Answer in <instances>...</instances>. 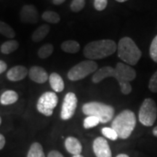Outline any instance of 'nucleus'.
Instances as JSON below:
<instances>
[{
    "instance_id": "nucleus-33",
    "label": "nucleus",
    "mask_w": 157,
    "mask_h": 157,
    "mask_svg": "<svg viewBox=\"0 0 157 157\" xmlns=\"http://www.w3.org/2000/svg\"><path fill=\"white\" fill-rule=\"evenodd\" d=\"M5 145V138L2 135L0 134V150L4 148Z\"/></svg>"
},
{
    "instance_id": "nucleus-32",
    "label": "nucleus",
    "mask_w": 157,
    "mask_h": 157,
    "mask_svg": "<svg viewBox=\"0 0 157 157\" xmlns=\"http://www.w3.org/2000/svg\"><path fill=\"white\" fill-rule=\"evenodd\" d=\"M48 157H64L60 152L57 151H52L49 153Z\"/></svg>"
},
{
    "instance_id": "nucleus-14",
    "label": "nucleus",
    "mask_w": 157,
    "mask_h": 157,
    "mask_svg": "<svg viewBox=\"0 0 157 157\" xmlns=\"http://www.w3.org/2000/svg\"><path fill=\"white\" fill-rule=\"evenodd\" d=\"M117 76V72L114 68L111 66H105L95 72L93 76V82L94 83H99L102 80L105 79L108 77H114Z\"/></svg>"
},
{
    "instance_id": "nucleus-36",
    "label": "nucleus",
    "mask_w": 157,
    "mask_h": 157,
    "mask_svg": "<svg viewBox=\"0 0 157 157\" xmlns=\"http://www.w3.org/2000/svg\"><path fill=\"white\" fill-rule=\"evenodd\" d=\"M117 157H129V156H127V154H119Z\"/></svg>"
},
{
    "instance_id": "nucleus-1",
    "label": "nucleus",
    "mask_w": 157,
    "mask_h": 157,
    "mask_svg": "<svg viewBox=\"0 0 157 157\" xmlns=\"http://www.w3.org/2000/svg\"><path fill=\"white\" fill-rule=\"evenodd\" d=\"M117 46L111 39H102L93 41L84 48V56L91 60H100L113 55L117 51Z\"/></svg>"
},
{
    "instance_id": "nucleus-28",
    "label": "nucleus",
    "mask_w": 157,
    "mask_h": 157,
    "mask_svg": "<svg viewBox=\"0 0 157 157\" xmlns=\"http://www.w3.org/2000/svg\"><path fill=\"white\" fill-rule=\"evenodd\" d=\"M150 57L154 62L157 63V35L153 39L149 50Z\"/></svg>"
},
{
    "instance_id": "nucleus-3",
    "label": "nucleus",
    "mask_w": 157,
    "mask_h": 157,
    "mask_svg": "<svg viewBox=\"0 0 157 157\" xmlns=\"http://www.w3.org/2000/svg\"><path fill=\"white\" fill-rule=\"evenodd\" d=\"M117 53L119 58L129 66L136 65L142 56V52L134 41L127 36L119 40L117 45Z\"/></svg>"
},
{
    "instance_id": "nucleus-39",
    "label": "nucleus",
    "mask_w": 157,
    "mask_h": 157,
    "mask_svg": "<svg viewBox=\"0 0 157 157\" xmlns=\"http://www.w3.org/2000/svg\"><path fill=\"white\" fill-rule=\"evenodd\" d=\"M1 123H2V119L1 117H0V125H1Z\"/></svg>"
},
{
    "instance_id": "nucleus-37",
    "label": "nucleus",
    "mask_w": 157,
    "mask_h": 157,
    "mask_svg": "<svg viewBox=\"0 0 157 157\" xmlns=\"http://www.w3.org/2000/svg\"><path fill=\"white\" fill-rule=\"evenodd\" d=\"M116 1L118 2H124L128 1V0H116Z\"/></svg>"
},
{
    "instance_id": "nucleus-25",
    "label": "nucleus",
    "mask_w": 157,
    "mask_h": 157,
    "mask_svg": "<svg viewBox=\"0 0 157 157\" xmlns=\"http://www.w3.org/2000/svg\"><path fill=\"white\" fill-rule=\"evenodd\" d=\"M100 123L99 119L93 116H88L84 120V127L85 129H90L97 126Z\"/></svg>"
},
{
    "instance_id": "nucleus-27",
    "label": "nucleus",
    "mask_w": 157,
    "mask_h": 157,
    "mask_svg": "<svg viewBox=\"0 0 157 157\" xmlns=\"http://www.w3.org/2000/svg\"><path fill=\"white\" fill-rule=\"evenodd\" d=\"M102 134L107 138L111 140H116L118 138V135L114 129L111 127H103L102 129Z\"/></svg>"
},
{
    "instance_id": "nucleus-10",
    "label": "nucleus",
    "mask_w": 157,
    "mask_h": 157,
    "mask_svg": "<svg viewBox=\"0 0 157 157\" xmlns=\"http://www.w3.org/2000/svg\"><path fill=\"white\" fill-rule=\"evenodd\" d=\"M93 148L96 157H112L109 143L104 137H97L94 140Z\"/></svg>"
},
{
    "instance_id": "nucleus-34",
    "label": "nucleus",
    "mask_w": 157,
    "mask_h": 157,
    "mask_svg": "<svg viewBox=\"0 0 157 157\" xmlns=\"http://www.w3.org/2000/svg\"><path fill=\"white\" fill-rule=\"evenodd\" d=\"M66 0H52V2H53L54 5H61L62 3H63Z\"/></svg>"
},
{
    "instance_id": "nucleus-20",
    "label": "nucleus",
    "mask_w": 157,
    "mask_h": 157,
    "mask_svg": "<svg viewBox=\"0 0 157 157\" xmlns=\"http://www.w3.org/2000/svg\"><path fill=\"white\" fill-rule=\"evenodd\" d=\"M19 47V43L16 40H9L2 44L0 50L3 54L8 55L15 52Z\"/></svg>"
},
{
    "instance_id": "nucleus-5",
    "label": "nucleus",
    "mask_w": 157,
    "mask_h": 157,
    "mask_svg": "<svg viewBox=\"0 0 157 157\" xmlns=\"http://www.w3.org/2000/svg\"><path fill=\"white\" fill-rule=\"evenodd\" d=\"M116 78L119 82L121 91L124 95H129L132 92V86L129 82L136 78V71L129 65L118 63L115 68Z\"/></svg>"
},
{
    "instance_id": "nucleus-24",
    "label": "nucleus",
    "mask_w": 157,
    "mask_h": 157,
    "mask_svg": "<svg viewBox=\"0 0 157 157\" xmlns=\"http://www.w3.org/2000/svg\"><path fill=\"white\" fill-rule=\"evenodd\" d=\"M42 19L44 20L45 21L50 23H53V24L59 23V21H60V15L53 11H45L42 14Z\"/></svg>"
},
{
    "instance_id": "nucleus-11",
    "label": "nucleus",
    "mask_w": 157,
    "mask_h": 157,
    "mask_svg": "<svg viewBox=\"0 0 157 157\" xmlns=\"http://www.w3.org/2000/svg\"><path fill=\"white\" fill-rule=\"evenodd\" d=\"M21 21L25 23H36L39 20L38 11L34 5H25L20 14Z\"/></svg>"
},
{
    "instance_id": "nucleus-7",
    "label": "nucleus",
    "mask_w": 157,
    "mask_h": 157,
    "mask_svg": "<svg viewBox=\"0 0 157 157\" xmlns=\"http://www.w3.org/2000/svg\"><path fill=\"white\" fill-rule=\"evenodd\" d=\"M98 69V64L91 60H83L70 69L68 73V78L71 81H78L83 79L90 74Z\"/></svg>"
},
{
    "instance_id": "nucleus-17",
    "label": "nucleus",
    "mask_w": 157,
    "mask_h": 157,
    "mask_svg": "<svg viewBox=\"0 0 157 157\" xmlns=\"http://www.w3.org/2000/svg\"><path fill=\"white\" fill-rule=\"evenodd\" d=\"M18 100V95L13 90H7L4 92L0 97V103L4 105H11Z\"/></svg>"
},
{
    "instance_id": "nucleus-9",
    "label": "nucleus",
    "mask_w": 157,
    "mask_h": 157,
    "mask_svg": "<svg viewBox=\"0 0 157 157\" xmlns=\"http://www.w3.org/2000/svg\"><path fill=\"white\" fill-rule=\"evenodd\" d=\"M77 107V98L74 93L66 95L63 102L60 117L63 120H68L73 117Z\"/></svg>"
},
{
    "instance_id": "nucleus-29",
    "label": "nucleus",
    "mask_w": 157,
    "mask_h": 157,
    "mask_svg": "<svg viewBox=\"0 0 157 157\" xmlns=\"http://www.w3.org/2000/svg\"><path fill=\"white\" fill-rule=\"evenodd\" d=\"M148 88L152 93H157V71L150 78Z\"/></svg>"
},
{
    "instance_id": "nucleus-13",
    "label": "nucleus",
    "mask_w": 157,
    "mask_h": 157,
    "mask_svg": "<svg viewBox=\"0 0 157 157\" xmlns=\"http://www.w3.org/2000/svg\"><path fill=\"white\" fill-rule=\"evenodd\" d=\"M28 69L23 66H16L11 68L7 73V77L10 81H21L28 75Z\"/></svg>"
},
{
    "instance_id": "nucleus-8",
    "label": "nucleus",
    "mask_w": 157,
    "mask_h": 157,
    "mask_svg": "<svg viewBox=\"0 0 157 157\" xmlns=\"http://www.w3.org/2000/svg\"><path fill=\"white\" fill-rule=\"evenodd\" d=\"M58 102V96L55 93L47 92L42 94L37 102V110L46 117H50Z\"/></svg>"
},
{
    "instance_id": "nucleus-18",
    "label": "nucleus",
    "mask_w": 157,
    "mask_h": 157,
    "mask_svg": "<svg viewBox=\"0 0 157 157\" xmlns=\"http://www.w3.org/2000/svg\"><path fill=\"white\" fill-rule=\"evenodd\" d=\"M50 28L48 25L44 24L39 26L33 33L32 36H31L33 42H39L42 41L47 36L48 33L50 32Z\"/></svg>"
},
{
    "instance_id": "nucleus-15",
    "label": "nucleus",
    "mask_w": 157,
    "mask_h": 157,
    "mask_svg": "<svg viewBox=\"0 0 157 157\" xmlns=\"http://www.w3.org/2000/svg\"><path fill=\"white\" fill-rule=\"evenodd\" d=\"M65 147L70 154L74 155L80 154L82 151V146L77 138L68 137L65 141Z\"/></svg>"
},
{
    "instance_id": "nucleus-19",
    "label": "nucleus",
    "mask_w": 157,
    "mask_h": 157,
    "mask_svg": "<svg viewBox=\"0 0 157 157\" xmlns=\"http://www.w3.org/2000/svg\"><path fill=\"white\" fill-rule=\"evenodd\" d=\"M61 49L68 53H76L80 50V44L76 41L67 40L62 43Z\"/></svg>"
},
{
    "instance_id": "nucleus-35",
    "label": "nucleus",
    "mask_w": 157,
    "mask_h": 157,
    "mask_svg": "<svg viewBox=\"0 0 157 157\" xmlns=\"http://www.w3.org/2000/svg\"><path fill=\"white\" fill-rule=\"evenodd\" d=\"M153 134H154V136L157 137V126L154 127V129H153Z\"/></svg>"
},
{
    "instance_id": "nucleus-30",
    "label": "nucleus",
    "mask_w": 157,
    "mask_h": 157,
    "mask_svg": "<svg viewBox=\"0 0 157 157\" xmlns=\"http://www.w3.org/2000/svg\"><path fill=\"white\" fill-rule=\"evenodd\" d=\"M108 4V0H95L94 7L98 11H102L105 9Z\"/></svg>"
},
{
    "instance_id": "nucleus-16",
    "label": "nucleus",
    "mask_w": 157,
    "mask_h": 157,
    "mask_svg": "<svg viewBox=\"0 0 157 157\" xmlns=\"http://www.w3.org/2000/svg\"><path fill=\"white\" fill-rule=\"evenodd\" d=\"M49 81L52 89L56 93H60L64 90L65 84L61 76L57 73H52L49 76Z\"/></svg>"
},
{
    "instance_id": "nucleus-38",
    "label": "nucleus",
    "mask_w": 157,
    "mask_h": 157,
    "mask_svg": "<svg viewBox=\"0 0 157 157\" xmlns=\"http://www.w3.org/2000/svg\"><path fill=\"white\" fill-rule=\"evenodd\" d=\"M73 157H84V156H82L81 154H78V155H74Z\"/></svg>"
},
{
    "instance_id": "nucleus-4",
    "label": "nucleus",
    "mask_w": 157,
    "mask_h": 157,
    "mask_svg": "<svg viewBox=\"0 0 157 157\" xmlns=\"http://www.w3.org/2000/svg\"><path fill=\"white\" fill-rule=\"evenodd\" d=\"M82 111L87 116H93L99 119L100 122H109L114 116V109L111 105L100 102H90L85 103L82 107Z\"/></svg>"
},
{
    "instance_id": "nucleus-26",
    "label": "nucleus",
    "mask_w": 157,
    "mask_h": 157,
    "mask_svg": "<svg viewBox=\"0 0 157 157\" xmlns=\"http://www.w3.org/2000/svg\"><path fill=\"white\" fill-rule=\"evenodd\" d=\"M85 6V0H73L71 3V10L74 13L81 11Z\"/></svg>"
},
{
    "instance_id": "nucleus-21",
    "label": "nucleus",
    "mask_w": 157,
    "mask_h": 157,
    "mask_svg": "<svg viewBox=\"0 0 157 157\" xmlns=\"http://www.w3.org/2000/svg\"><path fill=\"white\" fill-rule=\"evenodd\" d=\"M27 157H45L42 146L40 143H34L31 145Z\"/></svg>"
},
{
    "instance_id": "nucleus-6",
    "label": "nucleus",
    "mask_w": 157,
    "mask_h": 157,
    "mask_svg": "<svg viewBox=\"0 0 157 157\" xmlns=\"http://www.w3.org/2000/svg\"><path fill=\"white\" fill-rule=\"evenodd\" d=\"M157 117L156 104L151 98H146L143 102L139 111V120L144 126L154 125Z\"/></svg>"
},
{
    "instance_id": "nucleus-22",
    "label": "nucleus",
    "mask_w": 157,
    "mask_h": 157,
    "mask_svg": "<svg viewBox=\"0 0 157 157\" xmlns=\"http://www.w3.org/2000/svg\"><path fill=\"white\" fill-rule=\"evenodd\" d=\"M0 34L10 39H13L15 36V32L13 29L2 21H0Z\"/></svg>"
},
{
    "instance_id": "nucleus-12",
    "label": "nucleus",
    "mask_w": 157,
    "mask_h": 157,
    "mask_svg": "<svg viewBox=\"0 0 157 157\" xmlns=\"http://www.w3.org/2000/svg\"><path fill=\"white\" fill-rule=\"evenodd\" d=\"M29 78L33 82L39 84H43L49 79L48 72L41 66H32L29 71Z\"/></svg>"
},
{
    "instance_id": "nucleus-2",
    "label": "nucleus",
    "mask_w": 157,
    "mask_h": 157,
    "mask_svg": "<svg viewBox=\"0 0 157 157\" xmlns=\"http://www.w3.org/2000/svg\"><path fill=\"white\" fill-rule=\"evenodd\" d=\"M136 125V117L130 110H124L119 113L111 124V128L114 129L121 139H127L130 136Z\"/></svg>"
},
{
    "instance_id": "nucleus-23",
    "label": "nucleus",
    "mask_w": 157,
    "mask_h": 157,
    "mask_svg": "<svg viewBox=\"0 0 157 157\" xmlns=\"http://www.w3.org/2000/svg\"><path fill=\"white\" fill-rule=\"evenodd\" d=\"M54 50L53 45L50 43L45 44L41 47L38 50V56L40 58L46 59L50 57L52 54Z\"/></svg>"
},
{
    "instance_id": "nucleus-31",
    "label": "nucleus",
    "mask_w": 157,
    "mask_h": 157,
    "mask_svg": "<svg viewBox=\"0 0 157 157\" xmlns=\"http://www.w3.org/2000/svg\"><path fill=\"white\" fill-rule=\"evenodd\" d=\"M7 65L5 61L0 60V74H2L3 72H5L7 70Z\"/></svg>"
}]
</instances>
